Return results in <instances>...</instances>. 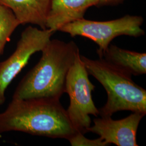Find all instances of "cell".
Instances as JSON below:
<instances>
[{"mask_svg":"<svg viewBox=\"0 0 146 146\" xmlns=\"http://www.w3.org/2000/svg\"><path fill=\"white\" fill-rule=\"evenodd\" d=\"M145 114L138 112L133 113L121 120H114L110 116L95 118L94 125L89 127L87 132L94 133L108 145L137 146L136 134L140 121Z\"/></svg>","mask_w":146,"mask_h":146,"instance_id":"7","label":"cell"},{"mask_svg":"<svg viewBox=\"0 0 146 146\" xmlns=\"http://www.w3.org/2000/svg\"><path fill=\"white\" fill-rule=\"evenodd\" d=\"M88 75L80 54L67 74L65 93L70 100L66 110L69 119L75 130L84 134L91 125L89 115H99V109L92 99V93L95 87L89 80Z\"/></svg>","mask_w":146,"mask_h":146,"instance_id":"5","label":"cell"},{"mask_svg":"<svg viewBox=\"0 0 146 146\" xmlns=\"http://www.w3.org/2000/svg\"><path fill=\"white\" fill-rule=\"evenodd\" d=\"M99 0H51L46 28L53 32L74 21L84 19L89 8L97 6Z\"/></svg>","mask_w":146,"mask_h":146,"instance_id":"8","label":"cell"},{"mask_svg":"<svg viewBox=\"0 0 146 146\" xmlns=\"http://www.w3.org/2000/svg\"><path fill=\"white\" fill-rule=\"evenodd\" d=\"M72 146H108L101 137L96 139H89L84 134L77 132L68 140Z\"/></svg>","mask_w":146,"mask_h":146,"instance_id":"12","label":"cell"},{"mask_svg":"<svg viewBox=\"0 0 146 146\" xmlns=\"http://www.w3.org/2000/svg\"><path fill=\"white\" fill-rule=\"evenodd\" d=\"M89 75L96 78L106 90L107 101L100 108L101 117L129 110L146 114V90L135 84L131 75L107 62L102 58L92 60L81 55Z\"/></svg>","mask_w":146,"mask_h":146,"instance_id":"3","label":"cell"},{"mask_svg":"<svg viewBox=\"0 0 146 146\" xmlns=\"http://www.w3.org/2000/svg\"><path fill=\"white\" fill-rule=\"evenodd\" d=\"M121 70L131 75L146 74V52H138L122 49L110 44L101 58Z\"/></svg>","mask_w":146,"mask_h":146,"instance_id":"10","label":"cell"},{"mask_svg":"<svg viewBox=\"0 0 146 146\" xmlns=\"http://www.w3.org/2000/svg\"><path fill=\"white\" fill-rule=\"evenodd\" d=\"M125 0H99L98 7L104 5H114L122 3Z\"/></svg>","mask_w":146,"mask_h":146,"instance_id":"13","label":"cell"},{"mask_svg":"<svg viewBox=\"0 0 146 146\" xmlns=\"http://www.w3.org/2000/svg\"><path fill=\"white\" fill-rule=\"evenodd\" d=\"M22 131L32 135L68 140L78 131L60 100H14L0 113V133Z\"/></svg>","mask_w":146,"mask_h":146,"instance_id":"2","label":"cell"},{"mask_svg":"<svg viewBox=\"0 0 146 146\" xmlns=\"http://www.w3.org/2000/svg\"><path fill=\"white\" fill-rule=\"evenodd\" d=\"M143 22L142 16L129 15L107 21H91L84 18L64 26L59 31L69 34L72 37H84L94 41L99 46L97 53L101 58L115 37L145 35V31L141 28Z\"/></svg>","mask_w":146,"mask_h":146,"instance_id":"4","label":"cell"},{"mask_svg":"<svg viewBox=\"0 0 146 146\" xmlns=\"http://www.w3.org/2000/svg\"><path fill=\"white\" fill-rule=\"evenodd\" d=\"M41 52L39 61L17 86L13 99L60 100L65 93L67 76L80 54L79 48L73 41L50 39Z\"/></svg>","mask_w":146,"mask_h":146,"instance_id":"1","label":"cell"},{"mask_svg":"<svg viewBox=\"0 0 146 146\" xmlns=\"http://www.w3.org/2000/svg\"><path fill=\"white\" fill-rule=\"evenodd\" d=\"M54 32L29 26L22 31L14 52L0 63V106L5 102L6 89L34 54L41 52Z\"/></svg>","mask_w":146,"mask_h":146,"instance_id":"6","label":"cell"},{"mask_svg":"<svg viewBox=\"0 0 146 146\" xmlns=\"http://www.w3.org/2000/svg\"><path fill=\"white\" fill-rule=\"evenodd\" d=\"M19 25L20 24L13 11L8 7L0 5V56L11 35Z\"/></svg>","mask_w":146,"mask_h":146,"instance_id":"11","label":"cell"},{"mask_svg":"<svg viewBox=\"0 0 146 146\" xmlns=\"http://www.w3.org/2000/svg\"><path fill=\"white\" fill-rule=\"evenodd\" d=\"M50 3L51 0H0V5L9 8L20 25H35L42 29H47Z\"/></svg>","mask_w":146,"mask_h":146,"instance_id":"9","label":"cell"}]
</instances>
